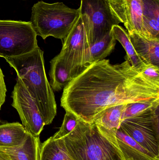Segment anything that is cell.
<instances>
[{
	"instance_id": "1",
	"label": "cell",
	"mask_w": 159,
	"mask_h": 160,
	"mask_svg": "<svg viewBox=\"0 0 159 160\" xmlns=\"http://www.w3.org/2000/svg\"><path fill=\"white\" fill-rule=\"evenodd\" d=\"M159 86L146 79L128 61L104 59L90 64L63 89L61 106L91 124L114 105L159 98Z\"/></svg>"
},
{
	"instance_id": "2",
	"label": "cell",
	"mask_w": 159,
	"mask_h": 160,
	"mask_svg": "<svg viewBox=\"0 0 159 160\" xmlns=\"http://www.w3.org/2000/svg\"><path fill=\"white\" fill-rule=\"evenodd\" d=\"M5 59L35 101L45 125L51 124L57 115V103L46 75L44 52L38 47L29 53Z\"/></svg>"
},
{
	"instance_id": "3",
	"label": "cell",
	"mask_w": 159,
	"mask_h": 160,
	"mask_svg": "<svg viewBox=\"0 0 159 160\" xmlns=\"http://www.w3.org/2000/svg\"><path fill=\"white\" fill-rule=\"evenodd\" d=\"M57 141L72 160H123L120 151L101 134L94 123L79 119L71 133Z\"/></svg>"
},
{
	"instance_id": "4",
	"label": "cell",
	"mask_w": 159,
	"mask_h": 160,
	"mask_svg": "<svg viewBox=\"0 0 159 160\" xmlns=\"http://www.w3.org/2000/svg\"><path fill=\"white\" fill-rule=\"evenodd\" d=\"M79 15V8H71L63 2L41 1L33 6L30 22L36 34L43 39L51 36L63 41Z\"/></svg>"
},
{
	"instance_id": "5",
	"label": "cell",
	"mask_w": 159,
	"mask_h": 160,
	"mask_svg": "<svg viewBox=\"0 0 159 160\" xmlns=\"http://www.w3.org/2000/svg\"><path fill=\"white\" fill-rule=\"evenodd\" d=\"M37 35L30 22L0 19V57L10 58L38 48Z\"/></svg>"
},
{
	"instance_id": "6",
	"label": "cell",
	"mask_w": 159,
	"mask_h": 160,
	"mask_svg": "<svg viewBox=\"0 0 159 160\" xmlns=\"http://www.w3.org/2000/svg\"><path fill=\"white\" fill-rule=\"evenodd\" d=\"M79 8L88 48L109 33L114 25L121 23L112 12L108 0H80Z\"/></svg>"
},
{
	"instance_id": "7",
	"label": "cell",
	"mask_w": 159,
	"mask_h": 160,
	"mask_svg": "<svg viewBox=\"0 0 159 160\" xmlns=\"http://www.w3.org/2000/svg\"><path fill=\"white\" fill-rule=\"evenodd\" d=\"M159 107L121 121L120 128L140 145L159 158Z\"/></svg>"
},
{
	"instance_id": "8",
	"label": "cell",
	"mask_w": 159,
	"mask_h": 160,
	"mask_svg": "<svg viewBox=\"0 0 159 160\" xmlns=\"http://www.w3.org/2000/svg\"><path fill=\"white\" fill-rule=\"evenodd\" d=\"M88 48L86 28L80 13L63 40L62 48L58 54L64 60L72 79L88 67Z\"/></svg>"
},
{
	"instance_id": "9",
	"label": "cell",
	"mask_w": 159,
	"mask_h": 160,
	"mask_svg": "<svg viewBox=\"0 0 159 160\" xmlns=\"http://www.w3.org/2000/svg\"><path fill=\"white\" fill-rule=\"evenodd\" d=\"M11 97L12 106L17 111L22 125L32 135L39 136L45 124L35 101L20 78H17Z\"/></svg>"
},
{
	"instance_id": "10",
	"label": "cell",
	"mask_w": 159,
	"mask_h": 160,
	"mask_svg": "<svg viewBox=\"0 0 159 160\" xmlns=\"http://www.w3.org/2000/svg\"><path fill=\"white\" fill-rule=\"evenodd\" d=\"M115 16L123 23L128 33L135 32L143 36L141 0H108Z\"/></svg>"
},
{
	"instance_id": "11",
	"label": "cell",
	"mask_w": 159,
	"mask_h": 160,
	"mask_svg": "<svg viewBox=\"0 0 159 160\" xmlns=\"http://www.w3.org/2000/svg\"><path fill=\"white\" fill-rule=\"evenodd\" d=\"M127 104L114 105L107 108L100 114L93 122L101 134L118 149L116 134L120 128L122 115Z\"/></svg>"
},
{
	"instance_id": "12",
	"label": "cell",
	"mask_w": 159,
	"mask_h": 160,
	"mask_svg": "<svg viewBox=\"0 0 159 160\" xmlns=\"http://www.w3.org/2000/svg\"><path fill=\"white\" fill-rule=\"evenodd\" d=\"M118 148L123 160H159L130 137L121 128L116 134Z\"/></svg>"
},
{
	"instance_id": "13",
	"label": "cell",
	"mask_w": 159,
	"mask_h": 160,
	"mask_svg": "<svg viewBox=\"0 0 159 160\" xmlns=\"http://www.w3.org/2000/svg\"><path fill=\"white\" fill-rule=\"evenodd\" d=\"M40 148L39 136L30 133L20 146L0 148V154L7 160H40Z\"/></svg>"
},
{
	"instance_id": "14",
	"label": "cell",
	"mask_w": 159,
	"mask_h": 160,
	"mask_svg": "<svg viewBox=\"0 0 159 160\" xmlns=\"http://www.w3.org/2000/svg\"><path fill=\"white\" fill-rule=\"evenodd\" d=\"M133 48L147 65H159V39H148L137 33H128Z\"/></svg>"
},
{
	"instance_id": "15",
	"label": "cell",
	"mask_w": 159,
	"mask_h": 160,
	"mask_svg": "<svg viewBox=\"0 0 159 160\" xmlns=\"http://www.w3.org/2000/svg\"><path fill=\"white\" fill-rule=\"evenodd\" d=\"M143 37L159 39V0H141Z\"/></svg>"
},
{
	"instance_id": "16",
	"label": "cell",
	"mask_w": 159,
	"mask_h": 160,
	"mask_svg": "<svg viewBox=\"0 0 159 160\" xmlns=\"http://www.w3.org/2000/svg\"><path fill=\"white\" fill-rule=\"evenodd\" d=\"M30 134L24 126L18 122L0 125V148L20 146Z\"/></svg>"
},
{
	"instance_id": "17",
	"label": "cell",
	"mask_w": 159,
	"mask_h": 160,
	"mask_svg": "<svg viewBox=\"0 0 159 160\" xmlns=\"http://www.w3.org/2000/svg\"><path fill=\"white\" fill-rule=\"evenodd\" d=\"M111 31L115 39L121 44L126 51L127 55L125 57V60L128 61L139 73L146 68L147 65L137 54L131 42L129 34L125 29L119 25H116L113 26Z\"/></svg>"
},
{
	"instance_id": "18",
	"label": "cell",
	"mask_w": 159,
	"mask_h": 160,
	"mask_svg": "<svg viewBox=\"0 0 159 160\" xmlns=\"http://www.w3.org/2000/svg\"><path fill=\"white\" fill-rule=\"evenodd\" d=\"M49 75V83L52 89L56 91L63 89L72 79L64 60L59 54L50 61Z\"/></svg>"
},
{
	"instance_id": "19",
	"label": "cell",
	"mask_w": 159,
	"mask_h": 160,
	"mask_svg": "<svg viewBox=\"0 0 159 160\" xmlns=\"http://www.w3.org/2000/svg\"><path fill=\"white\" fill-rule=\"evenodd\" d=\"M116 41L111 31L102 39L91 45L87 49L88 66L92 63L104 60L109 56L115 49Z\"/></svg>"
},
{
	"instance_id": "20",
	"label": "cell",
	"mask_w": 159,
	"mask_h": 160,
	"mask_svg": "<svg viewBox=\"0 0 159 160\" xmlns=\"http://www.w3.org/2000/svg\"><path fill=\"white\" fill-rule=\"evenodd\" d=\"M40 160H69L63 148L57 140L51 137L41 144Z\"/></svg>"
},
{
	"instance_id": "21",
	"label": "cell",
	"mask_w": 159,
	"mask_h": 160,
	"mask_svg": "<svg viewBox=\"0 0 159 160\" xmlns=\"http://www.w3.org/2000/svg\"><path fill=\"white\" fill-rule=\"evenodd\" d=\"M159 106V98L127 103L122 115V120L140 115L148 110Z\"/></svg>"
},
{
	"instance_id": "22",
	"label": "cell",
	"mask_w": 159,
	"mask_h": 160,
	"mask_svg": "<svg viewBox=\"0 0 159 160\" xmlns=\"http://www.w3.org/2000/svg\"><path fill=\"white\" fill-rule=\"evenodd\" d=\"M79 119L72 113L66 112L63 122L59 130L56 132L51 138L54 140L62 139L71 133L76 127Z\"/></svg>"
},
{
	"instance_id": "23",
	"label": "cell",
	"mask_w": 159,
	"mask_h": 160,
	"mask_svg": "<svg viewBox=\"0 0 159 160\" xmlns=\"http://www.w3.org/2000/svg\"><path fill=\"white\" fill-rule=\"evenodd\" d=\"M146 79L155 85L159 86V67L148 65L140 72Z\"/></svg>"
},
{
	"instance_id": "24",
	"label": "cell",
	"mask_w": 159,
	"mask_h": 160,
	"mask_svg": "<svg viewBox=\"0 0 159 160\" xmlns=\"http://www.w3.org/2000/svg\"><path fill=\"white\" fill-rule=\"evenodd\" d=\"M0 160H7L0 154Z\"/></svg>"
},
{
	"instance_id": "25",
	"label": "cell",
	"mask_w": 159,
	"mask_h": 160,
	"mask_svg": "<svg viewBox=\"0 0 159 160\" xmlns=\"http://www.w3.org/2000/svg\"><path fill=\"white\" fill-rule=\"evenodd\" d=\"M71 160V159H70V160Z\"/></svg>"
},
{
	"instance_id": "26",
	"label": "cell",
	"mask_w": 159,
	"mask_h": 160,
	"mask_svg": "<svg viewBox=\"0 0 159 160\" xmlns=\"http://www.w3.org/2000/svg\"><path fill=\"white\" fill-rule=\"evenodd\" d=\"M122 160V159H121V160Z\"/></svg>"
}]
</instances>
